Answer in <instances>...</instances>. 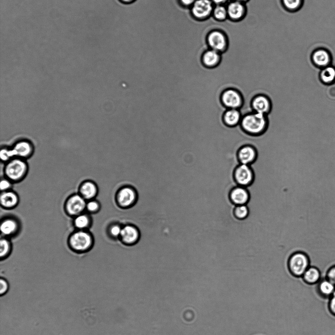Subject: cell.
<instances>
[{"label": "cell", "mask_w": 335, "mask_h": 335, "mask_svg": "<svg viewBox=\"0 0 335 335\" xmlns=\"http://www.w3.org/2000/svg\"><path fill=\"white\" fill-rule=\"evenodd\" d=\"M237 155L240 164L250 165L255 161L257 153L253 146L247 145L240 148Z\"/></svg>", "instance_id": "cell-16"}, {"label": "cell", "mask_w": 335, "mask_h": 335, "mask_svg": "<svg viewBox=\"0 0 335 335\" xmlns=\"http://www.w3.org/2000/svg\"><path fill=\"white\" fill-rule=\"evenodd\" d=\"M91 218L89 215L80 214L75 217L74 223L75 226L79 230H84L91 224Z\"/></svg>", "instance_id": "cell-26"}, {"label": "cell", "mask_w": 335, "mask_h": 335, "mask_svg": "<svg viewBox=\"0 0 335 335\" xmlns=\"http://www.w3.org/2000/svg\"><path fill=\"white\" fill-rule=\"evenodd\" d=\"M240 124L244 131L252 135H258L265 130L267 121L266 114L253 112L243 116Z\"/></svg>", "instance_id": "cell-2"}, {"label": "cell", "mask_w": 335, "mask_h": 335, "mask_svg": "<svg viewBox=\"0 0 335 335\" xmlns=\"http://www.w3.org/2000/svg\"><path fill=\"white\" fill-rule=\"evenodd\" d=\"M122 0L124 2H128L131 1L133 0Z\"/></svg>", "instance_id": "cell-39"}, {"label": "cell", "mask_w": 335, "mask_h": 335, "mask_svg": "<svg viewBox=\"0 0 335 335\" xmlns=\"http://www.w3.org/2000/svg\"><path fill=\"white\" fill-rule=\"evenodd\" d=\"M328 300V310L331 314L335 317V291Z\"/></svg>", "instance_id": "cell-34"}, {"label": "cell", "mask_w": 335, "mask_h": 335, "mask_svg": "<svg viewBox=\"0 0 335 335\" xmlns=\"http://www.w3.org/2000/svg\"><path fill=\"white\" fill-rule=\"evenodd\" d=\"M234 215L238 220H244L247 218L249 210L247 204L236 205L234 209Z\"/></svg>", "instance_id": "cell-28"}, {"label": "cell", "mask_w": 335, "mask_h": 335, "mask_svg": "<svg viewBox=\"0 0 335 335\" xmlns=\"http://www.w3.org/2000/svg\"><path fill=\"white\" fill-rule=\"evenodd\" d=\"M311 59L315 66L321 69L331 65L332 60L331 53L323 48L315 50L311 54Z\"/></svg>", "instance_id": "cell-12"}, {"label": "cell", "mask_w": 335, "mask_h": 335, "mask_svg": "<svg viewBox=\"0 0 335 335\" xmlns=\"http://www.w3.org/2000/svg\"><path fill=\"white\" fill-rule=\"evenodd\" d=\"M228 16L233 20L241 19L244 15L245 8L243 4L237 1L230 2L227 7Z\"/></svg>", "instance_id": "cell-23"}, {"label": "cell", "mask_w": 335, "mask_h": 335, "mask_svg": "<svg viewBox=\"0 0 335 335\" xmlns=\"http://www.w3.org/2000/svg\"><path fill=\"white\" fill-rule=\"evenodd\" d=\"M0 231L5 236H11L15 234L19 230L18 222L14 218H7L1 222Z\"/></svg>", "instance_id": "cell-20"}, {"label": "cell", "mask_w": 335, "mask_h": 335, "mask_svg": "<svg viewBox=\"0 0 335 335\" xmlns=\"http://www.w3.org/2000/svg\"><path fill=\"white\" fill-rule=\"evenodd\" d=\"M0 201L1 205L3 208L11 209L18 204L19 197L15 192L8 190L1 193Z\"/></svg>", "instance_id": "cell-22"}, {"label": "cell", "mask_w": 335, "mask_h": 335, "mask_svg": "<svg viewBox=\"0 0 335 335\" xmlns=\"http://www.w3.org/2000/svg\"><path fill=\"white\" fill-rule=\"evenodd\" d=\"M251 106L254 112L267 114L271 109L269 98L262 94L255 96L252 100Z\"/></svg>", "instance_id": "cell-15"}, {"label": "cell", "mask_w": 335, "mask_h": 335, "mask_svg": "<svg viewBox=\"0 0 335 335\" xmlns=\"http://www.w3.org/2000/svg\"><path fill=\"white\" fill-rule=\"evenodd\" d=\"M0 258H4L10 253L11 250V244L10 241L6 238H1L0 241Z\"/></svg>", "instance_id": "cell-29"}, {"label": "cell", "mask_w": 335, "mask_h": 335, "mask_svg": "<svg viewBox=\"0 0 335 335\" xmlns=\"http://www.w3.org/2000/svg\"><path fill=\"white\" fill-rule=\"evenodd\" d=\"M34 152L32 143L27 140L16 141L11 148L3 147L0 151V157L2 162H7L17 157L24 159L30 157Z\"/></svg>", "instance_id": "cell-1"}, {"label": "cell", "mask_w": 335, "mask_h": 335, "mask_svg": "<svg viewBox=\"0 0 335 335\" xmlns=\"http://www.w3.org/2000/svg\"><path fill=\"white\" fill-rule=\"evenodd\" d=\"M140 232L139 228L132 224L123 225L120 237L121 242L127 246L136 245L140 238Z\"/></svg>", "instance_id": "cell-9"}, {"label": "cell", "mask_w": 335, "mask_h": 335, "mask_svg": "<svg viewBox=\"0 0 335 335\" xmlns=\"http://www.w3.org/2000/svg\"><path fill=\"white\" fill-rule=\"evenodd\" d=\"M288 268L291 273L296 277H302L311 265L309 255L304 251L294 253L288 260Z\"/></svg>", "instance_id": "cell-4"}, {"label": "cell", "mask_w": 335, "mask_h": 335, "mask_svg": "<svg viewBox=\"0 0 335 335\" xmlns=\"http://www.w3.org/2000/svg\"><path fill=\"white\" fill-rule=\"evenodd\" d=\"M213 3L221 5V4L224 3L227 0H211Z\"/></svg>", "instance_id": "cell-38"}, {"label": "cell", "mask_w": 335, "mask_h": 335, "mask_svg": "<svg viewBox=\"0 0 335 335\" xmlns=\"http://www.w3.org/2000/svg\"><path fill=\"white\" fill-rule=\"evenodd\" d=\"M221 60L219 52L212 49L206 51L202 59L204 67L206 68H213L216 67Z\"/></svg>", "instance_id": "cell-19"}, {"label": "cell", "mask_w": 335, "mask_h": 335, "mask_svg": "<svg viewBox=\"0 0 335 335\" xmlns=\"http://www.w3.org/2000/svg\"><path fill=\"white\" fill-rule=\"evenodd\" d=\"M207 42L211 49L219 52L223 51L226 47L227 40L222 32L214 30L208 34Z\"/></svg>", "instance_id": "cell-14"}, {"label": "cell", "mask_w": 335, "mask_h": 335, "mask_svg": "<svg viewBox=\"0 0 335 335\" xmlns=\"http://www.w3.org/2000/svg\"><path fill=\"white\" fill-rule=\"evenodd\" d=\"M0 293L2 295L4 294L8 289V285L5 279H0Z\"/></svg>", "instance_id": "cell-36"}, {"label": "cell", "mask_w": 335, "mask_h": 335, "mask_svg": "<svg viewBox=\"0 0 335 335\" xmlns=\"http://www.w3.org/2000/svg\"><path fill=\"white\" fill-rule=\"evenodd\" d=\"M138 195L136 189L129 185L120 188L116 195L117 205L122 209H129L136 204Z\"/></svg>", "instance_id": "cell-6"}, {"label": "cell", "mask_w": 335, "mask_h": 335, "mask_svg": "<svg viewBox=\"0 0 335 335\" xmlns=\"http://www.w3.org/2000/svg\"><path fill=\"white\" fill-rule=\"evenodd\" d=\"M28 165L25 159L15 157L6 162L4 173L6 178L12 182L22 180L27 174Z\"/></svg>", "instance_id": "cell-3"}, {"label": "cell", "mask_w": 335, "mask_h": 335, "mask_svg": "<svg viewBox=\"0 0 335 335\" xmlns=\"http://www.w3.org/2000/svg\"><path fill=\"white\" fill-rule=\"evenodd\" d=\"M285 7L288 9L295 10L299 9L303 5L304 0H283Z\"/></svg>", "instance_id": "cell-31"}, {"label": "cell", "mask_w": 335, "mask_h": 335, "mask_svg": "<svg viewBox=\"0 0 335 335\" xmlns=\"http://www.w3.org/2000/svg\"><path fill=\"white\" fill-rule=\"evenodd\" d=\"M11 187V181L7 178H4L0 181V188L1 191H8Z\"/></svg>", "instance_id": "cell-35"}, {"label": "cell", "mask_w": 335, "mask_h": 335, "mask_svg": "<svg viewBox=\"0 0 335 335\" xmlns=\"http://www.w3.org/2000/svg\"><path fill=\"white\" fill-rule=\"evenodd\" d=\"M242 116L238 109H229L223 115V120L226 125L233 127L240 124Z\"/></svg>", "instance_id": "cell-24"}, {"label": "cell", "mask_w": 335, "mask_h": 335, "mask_svg": "<svg viewBox=\"0 0 335 335\" xmlns=\"http://www.w3.org/2000/svg\"><path fill=\"white\" fill-rule=\"evenodd\" d=\"M180 2L185 6L193 5L196 0H180Z\"/></svg>", "instance_id": "cell-37"}, {"label": "cell", "mask_w": 335, "mask_h": 335, "mask_svg": "<svg viewBox=\"0 0 335 335\" xmlns=\"http://www.w3.org/2000/svg\"><path fill=\"white\" fill-rule=\"evenodd\" d=\"M123 225L118 222L112 223L109 225L107 233L111 238L114 240H120Z\"/></svg>", "instance_id": "cell-27"}, {"label": "cell", "mask_w": 335, "mask_h": 335, "mask_svg": "<svg viewBox=\"0 0 335 335\" xmlns=\"http://www.w3.org/2000/svg\"><path fill=\"white\" fill-rule=\"evenodd\" d=\"M325 277L335 285V264L328 268Z\"/></svg>", "instance_id": "cell-33"}, {"label": "cell", "mask_w": 335, "mask_h": 335, "mask_svg": "<svg viewBox=\"0 0 335 335\" xmlns=\"http://www.w3.org/2000/svg\"><path fill=\"white\" fill-rule=\"evenodd\" d=\"M93 240L91 234L85 230H79L69 237V245L76 252H84L90 249Z\"/></svg>", "instance_id": "cell-5"}, {"label": "cell", "mask_w": 335, "mask_h": 335, "mask_svg": "<svg viewBox=\"0 0 335 335\" xmlns=\"http://www.w3.org/2000/svg\"><path fill=\"white\" fill-rule=\"evenodd\" d=\"M320 79L325 84H332L335 82V67L330 65L322 68L320 73Z\"/></svg>", "instance_id": "cell-25"}, {"label": "cell", "mask_w": 335, "mask_h": 335, "mask_svg": "<svg viewBox=\"0 0 335 335\" xmlns=\"http://www.w3.org/2000/svg\"><path fill=\"white\" fill-rule=\"evenodd\" d=\"M213 15L215 19L222 21L226 19L228 16L227 8L222 5H217L213 9Z\"/></svg>", "instance_id": "cell-30"}, {"label": "cell", "mask_w": 335, "mask_h": 335, "mask_svg": "<svg viewBox=\"0 0 335 335\" xmlns=\"http://www.w3.org/2000/svg\"><path fill=\"white\" fill-rule=\"evenodd\" d=\"M221 101L227 109H239L243 103V99L240 92L233 88L225 90L221 95Z\"/></svg>", "instance_id": "cell-10"}, {"label": "cell", "mask_w": 335, "mask_h": 335, "mask_svg": "<svg viewBox=\"0 0 335 335\" xmlns=\"http://www.w3.org/2000/svg\"><path fill=\"white\" fill-rule=\"evenodd\" d=\"M235 0V1H237L242 2V1H245V0Z\"/></svg>", "instance_id": "cell-40"}, {"label": "cell", "mask_w": 335, "mask_h": 335, "mask_svg": "<svg viewBox=\"0 0 335 335\" xmlns=\"http://www.w3.org/2000/svg\"><path fill=\"white\" fill-rule=\"evenodd\" d=\"M230 198L235 205H245L250 199V194L246 187L237 186L230 192Z\"/></svg>", "instance_id": "cell-13"}, {"label": "cell", "mask_w": 335, "mask_h": 335, "mask_svg": "<svg viewBox=\"0 0 335 335\" xmlns=\"http://www.w3.org/2000/svg\"><path fill=\"white\" fill-rule=\"evenodd\" d=\"M317 294L322 298L328 299L335 291V285L325 277L316 284Z\"/></svg>", "instance_id": "cell-17"}, {"label": "cell", "mask_w": 335, "mask_h": 335, "mask_svg": "<svg viewBox=\"0 0 335 335\" xmlns=\"http://www.w3.org/2000/svg\"><path fill=\"white\" fill-rule=\"evenodd\" d=\"M98 192L96 184L90 181L83 182L79 188V195L86 200L93 199L97 195Z\"/></svg>", "instance_id": "cell-21"}, {"label": "cell", "mask_w": 335, "mask_h": 335, "mask_svg": "<svg viewBox=\"0 0 335 335\" xmlns=\"http://www.w3.org/2000/svg\"><path fill=\"white\" fill-rule=\"evenodd\" d=\"M234 178L238 186L247 187L250 186L254 179V172L250 165H238L234 171Z\"/></svg>", "instance_id": "cell-7"}, {"label": "cell", "mask_w": 335, "mask_h": 335, "mask_svg": "<svg viewBox=\"0 0 335 335\" xmlns=\"http://www.w3.org/2000/svg\"><path fill=\"white\" fill-rule=\"evenodd\" d=\"M86 200L79 194L69 197L65 203L66 213L70 216L76 217L86 209Z\"/></svg>", "instance_id": "cell-8"}, {"label": "cell", "mask_w": 335, "mask_h": 335, "mask_svg": "<svg viewBox=\"0 0 335 335\" xmlns=\"http://www.w3.org/2000/svg\"><path fill=\"white\" fill-rule=\"evenodd\" d=\"M100 204L97 200L91 199L86 202V209L89 213H97L100 209Z\"/></svg>", "instance_id": "cell-32"}, {"label": "cell", "mask_w": 335, "mask_h": 335, "mask_svg": "<svg viewBox=\"0 0 335 335\" xmlns=\"http://www.w3.org/2000/svg\"><path fill=\"white\" fill-rule=\"evenodd\" d=\"M213 9L211 0H196L192 5V13L196 18L203 19L208 17Z\"/></svg>", "instance_id": "cell-11"}, {"label": "cell", "mask_w": 335, "mask_h": 335, "mask_svg": "<svg viewBox=\"0 0 335 335\" xmlns=\"http://www.w3.org/2000/svg\"><path fill=\"white\" fill-rule=\"evenodd\" d=\"M322 278L320 270L313 265H310L302 277L303 281L309 285L316 284Z\"/></svg>", "instance_id": "cell-18"}]
</instances>
